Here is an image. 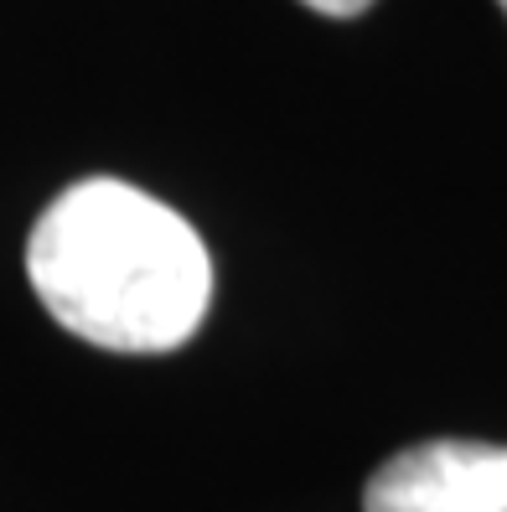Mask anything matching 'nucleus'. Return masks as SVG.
I'll return each instance as SVG.
<instances>
[{"mask_svg": "<svg viewBox=\"0 0 507 512\" xmlns=\"http://www.w3.org/2000/svg\"><path fill=\"white\" fill-rule=\"evenodd\" d=\"M497 6H502V11H507V0H497Z\"/></svg>", "mask_w": 507, "mask_h": 512, "instance_id": "4", "label": "nucleus"}, {"mask_svg": "<svg viewBox=\"0 0 507 512\" xmlns=\"http://www.w3.org/2000/svg\"><path fill=\"white\" fill-rule=\"evenodd\" d=\"M368 512H507V445L430 440L368 481Z\"/></svg>", "mask_w": 507, "mask_h": 512, "instance_id": "2", "label": "nucleus"}, {"mask_svg": "<svg viewBox=\"0 0 507 512\" xmlns=\"http://www.w3.org/2000/svg\"><path fill=\"white\" fill-rule=\"evenodd\" d=\"M301 6L321 11V16H363L373 0H301Z\"/></svg>", "mask_w": 507, "mask_h": 512, "instance_id": "3", "label": "nucleus"}, {"mask_svg": "<svg viewBox=\"0 0 507 512\" xmlns=\"http://www.w3.org/2000/svg\"><path fill=\"white\" fill-rule=\"evenodd\" d=\"M26 275L57 326L109 352L182 347L213 300L197 228L114 176L78 182L47 207Z\"/></svg>", "mask_w": 507, "mask_h": 512, "instance_id": "1", "label": "nucleus"}]
</instances>
